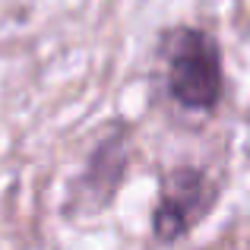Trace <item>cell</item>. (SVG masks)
Instances as JSON below:
<instances>
[{
    "label": "cell",
    "mask_w": 250,
    "mask_h": 250,
    "mask_svg": "<svg viewBox=\"0 0 250 250\" xmlns=\"http://www.w3.org/2000/svg\"><path fill=\"white\" fill-rule=\"evenodd\" d=\"M225 89L222 51L203 29H174L168 35V92L190 111H212Z\"/></svg>",
    "instance_id": "obj_1"
},
{
    "label": "cell",
    "mask_w": 250,
    "mask_h": 250,
    "mask_svg": "<svg viewBox=\"0 0 250 250\" xmlns=\"http://www.w3.org/2000/svg\"><path fill=\"white\" fill-rule=\"evenodd\" d=\"M215 184L203 168H171L162 177L159 206L152 209V234L162 244L184 238L215 206Z\"/></svg>",
    "instance_id": "obj_2"
},
{
    "label": "cell",
    "mask_w": 250,
    "mask_h": 250,
    "mask_svg": "<svg viewBox=\"0 0 250 250\" xmlns=\"http://www.w3.org/2000/svg\"><path fill=\"white\" fill-rule=\"evenodd\" d=\"M124 168H127V130L114 127L108 140L98 143V149L85 165V174L73 190V203L80 206V212H95L108 206L124 181Z\"/></svg>",
    "instance_id": "obj_3"
}]
</instances>
